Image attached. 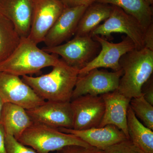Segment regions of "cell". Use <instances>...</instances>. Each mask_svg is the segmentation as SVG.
<instances>
[{
    "label": "cell",
    "mask_w": 153,
    "mask_h": 153,
    "mask_svg": "<svg viewBox=\"0 0 153 153\" xmlns=\"http://www.w3.org/2000/svg\"><path fill=\"white\" fill-rule=\"evenodd\" d=\"M52 67L48 74L36 77L25 75L22 80L45 101H71L79 69L62 60Z\"/></svg>",
    "instance_id": "1"
},
{
    "label": "cell",
    "mask_w": 153,
    "mask_h": 153,
    "mask_svg": "<svg viewBox=\"0 0 153 153\" xmlns=\"http://www.w3.org/2000/svg\"><path fill=\"white\" fill-rule=\"evenodd\" d=\"M119 63L123 74L118 91L130 99L142 95L143 85L153 74V50L146 47L134 49L123 55Z\"/></svg>",
    "instance_id": "2"
},
{
    "label": "cell",
    "mask_w": 153,
    "mask_h": 153,
    "mask_svg": "<svg viewBox=\"0 0 153 153\" xmlns=\"http://www.w3.org/2000/svg\"><path fill=\"white\" fill-rule=\"evenodd\" d=\"M60 61L57 55L40 49L28 37L23 38L11 55L0 63V71L21 77L39 73L43 68L55 66Z\"/></svg>",
    "instance_id": "3"
},
{
    "label": "cell",
    "mask_w": 153,
    "mask_h": 153,
    "mask_svg": "<svg viewBox=\"0 0 153 153\" xmlns=\"http://www.w3.org/2000/svg\"><path fill=\"white\" fill-rule=\"evenodd\" d=\"M17 140L23 145L32 148L37 153L57 152L64 147L72 145L90 146L74 134L36 123H33Z\"/></svg>",
    "instance_id": "4"
},
{
    "label": "cell",
    "mask_w": 153,
    "mask_h": 153,
    "mask_svg": "<svg viewBox=\"0 0 153 153\" xmlns=\"http://www.w3.org/2000/svg\"><path fill=\"white\" fill-rule=\"evenodd\" d=\"M42 49L49 54L60 55L68 66L79 70L97 56L101 47L98 42L88 35L75 36L65 44Z\"/></svg>",
    "instance_id": "5"
},
{
    "label": "cell",
    "mask_w": 153,
    "mask_h": 153,
    "mask_svg": "<svg viewBox=\"0 0 153 153\" xmlns=\"http://www.w3.org/2000/svg\"><path fill=\"white\" fill-rule=\"evenodd\" d=\"M145 30L135 18L122 9L113 6L109 17L91 32V37L99 36L110 39L113 33L125 34L134 42L137 49L144 47Z\"/></svg>",
    "instance_id": "6"
},
{
    "label": "cell",
    "mask_w": 153,
    "mask_h": 153,
    "mask_svg": "<svg viewBox=\"0 0 153 153\" xmlns=\"http://www.w3.org/2000/svg\"><path fill=\"white\" fill-rule=\"evenodd\" d=\"M92 38L99 43L101 49L94 59L79 70L78 76L84 75L92 69L100 68H111L114 71H119L121 69L119 61L122 56L137 49L134 42L127 36L117 43H111L99 36H94Z\"/></svg>",
    "instance_id": "7"
},
{
    "label": "cell",
    "mask_w": 153,
    "mask_h": 153,
    "mask_svg": "<svg viewBox=\"0 0 153 153\" xmlns=\"http://www.w3.org/2000/svg\"><path fill=\"white\" fill-rule=\"evenodd\" d=\"M0 97L4 102L17 105L29 110L45 100L36 93L20 76L0 71Z\"/></svg>",
    "instance_id": "8"
},
{
    "label": "cell",
    "mask_w": 153,
    "mask_h": 153,
    "mask_svg": "<svg viewBox=\"0 0 153 153\" xmlns=\"http://www.w3.org/2000/svg\"><path fill=\"white\" fill-rule=\"evenodd\" d=\"M123 74L122 69L109 72L95 68L84 75L78 76L71 100L86 94L101 95L117 90Z\"/></svg>",
    "instance_id": "9"
},
{
    "label": "cell",
    "mask_w": 153,
    "mask_h": 153,
    "mask_svg": "<svg viewBox=\"0 0 153 153\" xmlns=\"http://www.w3.org/2000/svg\"><path fill=\"white\" fill-rule=\"evenodd\" d=\"M72 116L73 128L82 130L98 127L105 111V104L101 95L86 94L70 101Z\"/></svg>",
    "instance_id": "10"
},
{
    "label": "cell",
    "mask_w": 153,
    "mask_h": 153,
    "mask_svg": "<svg viewBox=\"0 0 153 153\" xmlns=\"http://www.w3.org/2000/svg\"><path fill=\"white\" fill-rule=\"evenodd\" d=\"M65 8L60 0H35L28 38L37 45L43 42Z\"/></svg>",
    "instance_id": "11"
},
{
    "label": "cell",
    "mask_w": 153,
    "mask_h": 153,
    "mask_svg": "<svg viewBox=\"0 0 153 153\" xmlns=\"http://www.w3.org/2000/svg\"><path fill=\"white\" fill-rule=\"evenodd\" d=\"M26 110L33 123L55 128H73L70 102L45 101L39 106Z\"/></svg>",
    "instance_id": "12"
},
{
    "label": "cell",
    "mask_w": 153,
    "mask_h": 153,
    "mask_svg": "<svg viewBox=\"0 0 153 153\" xmlns=\"http://www.w3.org/2000/svg\"><path fill=\"white\" fill-rule=\"evenodd\" d=\"M88 6L65 8L44 38L46 47L62 44L75 34L82 15Z\"/></svg>",
    "instance_id": "13"
},
{
    "label": "cell",
    "mask_w": 153,
    "mask_h": 153,
    "mask_svg": "<svg viewBox=\"0 0 153 153\" xmlns=\"http://www.w3.org/2000/svg\"><path fill=\"white\" fill-rule=\"evenodd\" d=\"M105 104L103 117L98 127L108 125L116 126L123 132L129 139L127 127V112L130 99L117 90L101 95Z\"/></svg>",
    "instance_id": "14"
},
{
    "label": "cell",
    "mask_w": 153,
    "mask_h": 153,
    "mask_svg": "<svg viewBox=\"0 0 153 153\" xmlns=\"http://www.w3.org/2000/svg\"><path fill=\"white\" fill-rule=\"evenodd\" d=\"M35 0H0V13L10 21L21 38L30 34Z\"/></svg>",
    "instance_id": "15"
},
{
    "label": "cell",
    "mask_w": 153,
    "mask_h": 153,
    "mask_svg": "<svg viewBox=\"0 0 153 153\" xmlns=\"http://www.w3.org/2000/svg\"><path fill=\"white\" fill-rule=\"evenodd\" d=\"M58 129L63 132L76 136L91 146L103 151L113 145L128 139L122 131L111 125L82 130L72 128Z\"/></svg>",
    "instance_id": "16"
},
{
    "label": "cell",
    "mask_w": 153,
    "mask_h": 153,
    "mask_svg": "<svg viewBox=\"0 0 153 153\" xmlns=\"http://www.w3.org/2000/svg\"><path fill=\"white\" fill-rule=\"evenodd\" d=\"M33 123L24 108L9 102L4 103L1 123L6 134L18 140Z\"/></svg>",
    "instance_id": "17"
},
{
    "label": "cell",
    "mask_w": 153,
    "mask_h": 153,
    "mask_svg": "<svg viewBox=\"0 0 153 153\" xmlns=\"http://www.w3.org/2000/svg\"><path fill=\"white\" fill-rule=\"evenodd\" d=\"M112 7L108 4L96 1L88 6L79 20L75 36L90 35L102 22L109 17Z\"/></svg>",
    "instance_id": "18"
},
{
    "label": "cell",
    "mask_w": 153,
    "mask_h": 153,
    "mask_svg": "<svg viewBox=\"0 0 153 153\" xmlns=\"http://www.w3.org/2000/svg\"><path fill=\"white\" fill-rule=\"evenodd\" d=\"M129 140L140 153H153V131L136 117L130 106L127 112Z\"/></svg>",
    "instance_id": "19"
},
{
    "label": "cell",
    "mask_w": 153,
    "mask_h": 153,
    "mask_svg": "<svg viewBox=\"0 0 153 153\" xmlns=\"http://www.w3.org/2000/svg\"><path fill=\"white\" fill-rule=\"evenodd\" d=\"M96 2L116 6L138 21L146 30L153 23V9L144 0H94Z\"/></svg>",
    "instance_id": "20"
},
{
    "label": "cell",
    "mask_w": 153,
    "mask_h": 153,
    "mask_svg": "<svg viewBox=\"0 0 153 153\" xmlns=\"http://www.w3.org/2000/svg\"><path fill=\"white\" fill-rule=\"evenodd\" d=\"M21 39L13 24L0 13V63L13 52Z\"/></svg>",
    "instance_id": "21"
},
{
    "label": "cell",
    "mask_w": 153,
    "mask_h": 153,
    "mask_svg": "<svg viewBox=\"0 0 153 153\" xmlns=\"http://www.w3.org/2000/svg\"><path fill=\"white\" fill-rule=\"evenodd\" d=\"M130 106L136 117L147 127L153 130V105L143 95L131 99Z\"/></svg>",
    "instance_id": "22"
},
{
    "label": "cell",
    "mask_w": 153,
    "mask_h": 153,
    "mask_svg": "<svg viewBox=\"0 0 153 153\" xmlns=\"http://www.w3.org/2000/svg\"><path fill=\"white\" fill-rule=\"evenodd\" d=\"M5 145L7 153H37L32 148L21 143L10 135L6 134Z\"/></svg>",
    "instance_id": "23"
},
{
    "label": "cell",
    "mask_w": 153,
    "mask_h": 153,
    "mask_svg": "<svg viewBox=\"0 0 153 153\" xmlns=\"http://www.w3.org/2000/svg\"><path fill=\"white\" fill-rule=\"evenodd\" d=\"M104 151L105 153H140L129 139L113 145Z\"/></svg>",
    "instance_id": "24"
},
{
    "label": "cell",
    "mask_w": 153,
    "mask_h": 153,
    "mask_svg": "<svg viewBox=\"0 0 153 153\" xmlns=\"http://www.w3.org/2000/svg\"><path fill=\"white\" fill-rule=\"evenodd\" d=\"M56 153H105L104 151L94 147L72 145L64 147Z\"/></svg>",
    "instance_id": "25"
},
{
    "label": "cell",
    "mask_w": 153,
    "mask_h": 153,
    "mask_svg": "<svg viewBox=\"0 0 153 153\" xmlns=\"http://www.w3.org/2000/svg\"><path fill=\"white\" fill-rule=\"evenodd\" d=\"M142 93L145 99L153 105V84L152 77L143 85Z\"/></svg>",
    "instance_id": "26"
},
{
    "label": "cell",
    "mask_w": 153,
    "mask_h": 153,
    "mask_svg": "<svg viewBox=\"0 0 153 153\" xmlns=\"http://www.w3.org/2000/svg\"><path fill=\"white\" fill-rule=\"evenodd\" d=\"M144 42V47L153 51V23L145 30Z\"/></svg>",
    "instance_id": "27"
},
{
    "label": "cell",
    "mask_w": 153,
    "mask_h": 153,
    "mask_svg": "<svg viewBox=\"0 0 153 153\" xmlns=\"http://www.w3.org/2000/svg\"><path fill=\"white\" fill-rule=\"evenodd\" d=\"M65 8L80 6H88L95 2L94 0H60Z\"/></svg>",
    "instance_id": "28"
},
{
    "label": "cell",
    "mask_w": 153,
    "mask_h": 153,
    "mask_svg": "<svg viewBox=\"0 0 153 153\" xmlns=\"http://www.w3.org/2000/svg\"><path fill=\"white\" fill-rule=\"evenodd\" d=\"M6 133L4 127L0 123V153H7L5 145Z\"/></svg>",
    "instance_id": "29"
},
{
    "label": "cell",
    "mask_w": 153,
    "mask_h": 153,
    "mask_svg": "<svg viewBox=\"0 0 153 153\" xmlns=\"http://www.w3.org/2000/svg\"><path fill=\"white\" fill-rule=\"evenodd\" d=\"M4 103L2 99L0 97V123L1 122L2 114V111L3 106H4Z\"/></svg>",
    "instance_id": "30"
},
{
    "label": "cell",
    "mask_w": 153,
    "mask_h": 153,
    "mask_svg": "<svg viewBox=\"0 0 153 153\" xmlns=\"http://www.w3.org/2000/svg\"><path fill=\"white\" fill-rule=\"evenodd\" d=\"M150 6H152L153 4V0H144Z\"/></svg>",
    "instance_id": "31"
}]
</instances>
